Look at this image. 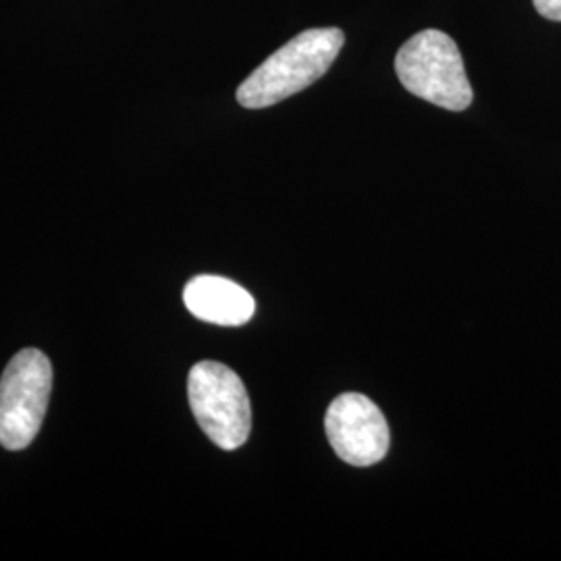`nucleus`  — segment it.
<instances>
[{"label":"nucleus","mask_w":561,"mask_h":561,"mask_svg":"<svg viewBox=\"0 0 561 561\" xmlns=\"http://www.w3.org/2000/svg\"><path fill=\"white\" fill-rule=\"evenodd\" d=\"M345 36L337 27H314L280 46L238 88L243 108H266L285 101L331 69L340 57Z\"/></svg>","instance_id":"1"},{"label":"nucleus","mask_w":561,"mask_h":561,"mask_svg":"<svg viewBox=\"0 0 561 561\" xmlns=\"http://www.w3.org/2000/svg\"><path fill=\"white\" fill-rule=\"evenodd\" d=\"M396 73L410 94L445 111H466L474 99L458 44L439 30H422L405 42Z\"/></svg>","instance_id":"2"},{"label":"nucleus","mask_w":561,"mask_h":561,"mask_svg":"<svg viewBox=\"0 0 561 561\" xmlns=\"http://www.w3.org/2000/svg\"><path fill=\"white\" fill-rule=\"evenodd\" d=\"M53 389V364L41 350H21L0 379V445L30 447L41 433Z\"/></svg>","instance_id":"3"},{"label":"nucleus","mask_w":561,"mask_h":561,"mask_svg":"<svg viewBox=\"0 0 561 561\" xmlns=\"http://www.w3.org/2000/svg\"><path fill=\"white\" fill-rule=\"evenodd\" d=\"M190 408L206 437L236 451L250 437L252 405L240 377L219 362H201L187 379Z\"/></svg>","instance_id":"4"},{"label":"nucleus","mask_w":561,"mask_h":561,"mask_svg":"<svg viewBox=\"0 0 561 561\" xmlns=\"http://www.w3.org/2000/svg\"><path fill=\"white\" fill-rule=\"evenodd\" d=\"M327 439L341 460L356 468L375 466L389 451V426L377 403L360 393H343L327 410Z\"/></svg>","instance_id":"5"},{"label":"nucleus","mask_w":561,"mask_h":561,"mask_svg":"<svg viewBox=\"0 0 561 561\" xmlns=\"http://www.w3.org/2000/svg\"><path fill=\"white\" fill-rule=\"evenodd\" d=\"M183 301L196 319L221 327H241L256 312V301L241 285L215 275L190 280L183 289Z\"/></svg>","instance_id":"6"},{"label":"nucleus","mask_w":561,"mask_h":561,"mask_svg":"<svg viewBox=\"0 0 561 561\" xmlns=\"http://www.w3.org/2000/svg\"><path fill=\"white\" fill-rule=\"evenodd\" d=\"M539 15L549 21H561V0H533Z\"/></svg>","instance_id":"7"}]
</instances>
